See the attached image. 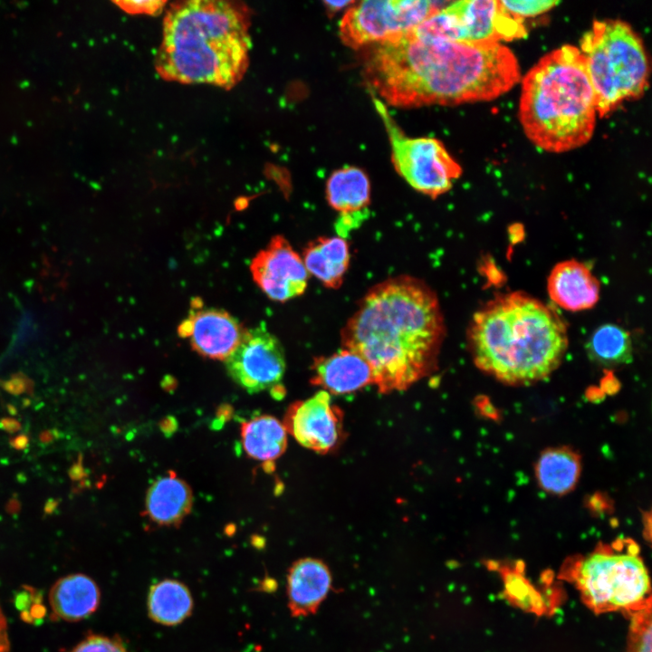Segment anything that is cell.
<instances>
[{
	"mask_svg": "<svg viewBox=\"0 0 652 652\" xmlns=\"http://www.w3.org/2000/svg\"><path fill=\"white\" fill-rule=\"evenodd\" d=\"M326 198L340 216L368 212L370 184L367 174L356 167L334 171L327 180Z\"/></svg>",
	"mask_w": 652,
	"mask_h": 652,
	"instance_id": "23",
	"label": "cell"
},
{
	"mask_svg": "<svg viewBox=\"0 0 652 652\" xmlns=\"http://www.w3.org/2000/svg\"><path fill=\"white\" fill-rule=\"evenodd\" d=\"M283 426L300 445L319 454L335 449L344 436L343 413L323 390L292 404Z\"/></svg>",
	"mask_w": 652,
	"mask_h": 652,
	"instance_id": "11",
	"label": "cell"
},
{
	"mask_svg": "<svg viewBox=\"0 0 652 652\" xmlns=\"http://www.w3.org/2000/svg\"><path fill=\"white\" fill-rule=\"evenodd\" d=\"M70 652H127L121 638L98 634L88 635Z\"/></svg>",
	"mask_w": 652,
	"mask_h": 652,
	"instance_id": "28",
	"label": "cell"
},
{
	"mask_svg": "<svg viewBox=\"0 0 652 652\" xmlns=\"http://www.w3.org/2000/svg\"><path fill=\"white\" fill-rule=\"evenodd\" d=\"M364 72L371 89L397 107L492 101L520 79L517 59L500 43L423 42L408 34L377 43Z\"/></svg>",
	"mask_w": 652,
	"mask_h": 652,
	"instance_id": "1",
	"label": "cell"
},
{
	"mask_svg": "<svg viewBox=\"0 0 652 652\" xmlns=\"http://www.w3.org/2000/svg\"><path fill=\"white\" fill-rule=\"evenodd\" d=\"M492 568L499 572L503 585V594L513 606L537 616L551 615L557 609L560 603L557 590H539L525 576L522 563H494Z\"/></svg>",
	"mask_w": 652,
	"mask_h": 652,
	"instance_id": "21",
	"label": "cell"
},
{
	"mask_svg": "<svg viewBox=\"0 0 652 652\" xmlns=\"http://www.w3.org/2000/svg\"><path fill=\"white\" fill-rule=\"evenodd\" d=\"M10 651L7 621L0 606V652Z\"/></svg>",
	"mask_w": 652,
	"mask_h": 652,
	"instance_id": "32",
	"label": "cell"
},
{
	"mask_svg": "<svg viewBox=\"0 0 652 652\" xmlns=\"http://www.w3.org/2000/svg\"><path fill=\"white\" fill-rule=\"evenodd\" d=\"M350 260V246L341 236H321L311 241L303 250L302 261L309 274L329 289L343 283Z\"/></svg>",
	"mask_w": 652,
	"mask_h": 652,
	"instance_id": "19",
	"label": "cell"
},
{
	"mask_svg": "<svg viewBox=\"0 0 652 652\" xmlns=\"http://www.w3.org/2000/svg\"><path fill=\"white\" fill-rule=\"evenodd\" d=\"M250 269L259 288L276 302L302 295L308 285L309 273L302 258L283 235L272 238L254 256Z\"/></svg>",
	"mask_w": 652,
	"mask_h": 652,
	"instance_id": "12",
	"label": "cell"
},
{
	"mask_svg": "<svg viewBox=\"0 0 652 652\" xmlns=\"http://www.w3.org/2000/svg\"><path fill=\"white\" fill-rule=\"evenodd\" d=\"M501 4L507 12L523 20L524 17L536 16L549 11L558 5V2L551 0H522L501 1Z\"/></svg>",
	"mask_w": 652,
	"mask_h": 652,
	"instance_id": "29",
	"label": "cell"
},
{
	"mask_svg": "<svg viewBox=\"0 0 652 652\" xmlns=\"http://www.w3.org/2000/svg\"><path fill=\"white\" fill-rule=\"evenodd\" d=\"M193 494L189 485L175 473L155 481L146 495V513L160 525H177L189 513Z\"/></svg>",
	"mask_w": 652,
	"mask_h": 652,
	"instance_id": "20",
	"label": "cell"
},
{
	"mask_svg": "<svg viewBox=\"0 0 652 652\" xmlns=\"http://www.w3.org/2000/svg\"><path fill=\"white\" fill-rule=\"evenodd\" d=\"M536 478L547 493L562 495L572 491L580 475L578 454L566 447L545 450L536 464Z\"/></svg>",
	"mask_w": 652,
	"mask_h": 652,
	"instance_id": "24",
	"label": "cell"
},
{
	"mask_svg": "<svg viewBox=\"0 0 652 652\" xmlns=\"http://www.w3.org/2000/svg\"><path fill=\"white\" fill-rule=\"evenodd\" d=\"M449 5L462 23L465 42L500 43L526 34L523 20L507 12L501 1L464 0Z\"/></svg>",
	"mask_w": 652,
	"mask_h": 652,
	"instance_id": "14",
	"label": "cell"
},
{
	"mask_svg": "<svg viewBox=\"0 0 652 652\" xmlns=\"http://www.w3.org/2000/svg\"><path fill=\"white\" fill-rule=\"evenodd\" d=\"M147 608L152 621L172 627L191 616L194 599L185 583L175 579H164L149 588Z\"/></svg>",
	"mask_w": 652,
	"mask_h": 652,
	"instance_id": "22",
	"label": "cell"
},
{
	"mask_svg": "<svg viewBox=\"0 0 652 652\" xmlns=\"http://www.w3.org/2000/svg\"><path fill=\"white\" fill-rule=\"evenodd\" d=\"M391 143L392 161L398 173L417 191L436 198L447 192L462 173L442 142L433 138L405 136L384 104L374 99Z\"/></svg>",
	"mask_w": 652,
	"mask_h": 652,
	"instance_id": "8",
	"label": "cell"
},
{
	"mask_svg": "<svg viewBox=\"0 0 652 652\" xmlns=\"http://www.w3.org/2000/svg\"><path fill=\"white\" fill-rule=\"evenodd\" d=\"M249 28L250 14L239 2L175 3L164 18L156 70L168 81L230 89L248 67Z\"/></svg>",
	"mask_w": 652,
	"mask_h": 652,
	"instance_id": "3",
	"label": "cell"
},
{
	"mask_svg": "<svg viewBox=\"0 0 652 652\" xmlns=\"http://www.w3.org/2000/svg\"><path fill=\"white\" fill-rule=\"evenodd\" d=\"M14 607L20 611V617L28 613L31 608L39 602H43V596L37 589L23 585L15 592L14 597Z\"/></svg>",
	"mask_w": 652,
	"mask_h": 652,
	"instance_id": "30",
	"label": "cell"
},
{
	"mask_svg": "<svg viewBox=\"0 0 652 652\" xmlns=\"http://www.w3.org/2000/svg\"><path fill=\"white\" fill-rule=\"evenodd\" d=\"M629 629L627 652H651V603L628 614Z\"/></svg>",
	"mask_w": 652,
	"mask_h": 652,
	"instance_id": "27",
	"label": "cell"
},
{
	"mask_svg": "<svg viewBox=\"0 0 652 652\" xmlns=\"http://www.w3.org/2000/svg\"><path fill=\"white\" fill-rule=\"evenodd\" d=\"M331 586L328 567L320 560L296 561L287 576L288 605L292 616L313 613L326 598Z\"/></svg>",
	"mask_w": 652,
	"mask_h": 652,
	"instance_id": "17",
	"label": "cell"
},
{
	"mask_svg": "<svg viewBox=\"0 0 652 652\" xmlns=\"http://www.w3.org/2000/svg\"><path fill=\"white\" fill-rule=\"evenodd\" d=\"M100 602L99 586L83 573L69 574L58 579L49 591L53 620L81 621L93 614Z\"/></svg>",
	"mask_w": 652,
	"mask_h": 652,
	"instance_id": "18",
	"label": "cell"
},
{
	"mask_svg": "<svg viewBox=\"0 0 652 652\" xmlns=\"http://www.w3.org/2000/svg\"><path fill=\"white\" fill-rule=\"evenodd\" d=\"M580 51L599 117L644 93L649 74L648 59L642 40L626 22L594 21L580 41Z\"/></svg>",
	"mask_w": 652,
	"mask_h": 652,
	"instance_id": "6",
	"label": "cell"
},
{
	"mask_svg": "<svg viewBox=\"0 0 652 652\" xmlns=\"http://www.w3.org/2000/svg\"><path fill=\"white\" fill-rule=\"evenodd\" d=\"M597 108L580 49L563 45L543 56L523 77L519 117L537 147L561 153L592 137Z\"/></svg>",
	"mask_w": 652,
	"mask_h": 652,
	"instance_id": "5",
	"label": "cell"
},
{
	"mask_svg": "<svg viewBox=\"0 0 652 652\" xmlns=\"http://www.w3.org/2000/svg\"><path fill=\"white\" fill-rule=\"evenodd\" d=\"M312 371V384L329 394L353 393L373 384V374L368 362L356 352L344 348L330 355L314 358Z\"/></svg>",
	"mask_w": 652,
	"mask_h": 652,
	"instance_id": "15",
	"label": "cell"
},
{
	"mask_svg": "<svg viewBox=\"0 0 652 652\" xmlns=\"http://www.w3.org/2000/svg\"><path fill=\"white\" fill-rule=\"evenodd\" d=\"M244 332L235 317L218 309L196 311L178 328L180 336L187 338L197 353L221 360L237 347Z\"/></svg>",
	"mask_w": 652,
	"mask_h": 652,
	"instance_id": "13",
	"label": "cell"
},
{
	"mask_svg": "<svg viewBox=\"0 0 652 652\" xmlns=\"http://www.w3.org/2000/svg\"><path fill=\"white\" fill-rule=\"evenodd\" d=\"M115 4L126 13L131 14H157L161 12L165 1H120Z\"/></svg>",
	"mask_w": 652,
	"mask_h": 652,
	"instance_id": "31",
	"label": "cell"
},
{
	"mask_svg": "<svg viewBox=\"0 0 652 652\" xmlns=\"http://www.w3.org/2000/svg\"><path fill=\"white\" fill-rule=\"evenodd\" d=\"M550 298L570 312L592 308L599 301L600 285L590 268L576 260L558 263L547 281Z\"/></svg>",
	"mask_w": 652,
	"mask_h": 652,
	"instance_id": "16",
	"label": "cell"
},
{
	"mask_svg": "<svg viewBox=\"0 0 652 652\" xmlns=\"http://www.w3.org/2000/svg\"><path fill=\"white\" fill-rule=\"evenodd\" d=\"M586 349L590 359L604 367L628 363L632 357L629 333L612 323L598 327L589 338Z\"/></svg>",
	"mask_w": 652,
	"mask_h": 652,
	"instance_id": "26",
	"label": "cell"
},
{
	"mask_svg": "<svg viewBox=\"0 0 652 652\" xmlns=\"http://www.w3.org/2000/svg\"><path fill=\"white\" fill-rule=\"evenodd\" d=\"M559 577L572 583L583 603L595 614L627 615L651 603L647 567L635 543L601 544L585 557L562 566Z\"/></svg>",
	"mask_w": 652,
	"mask_h": 652,
	"instance_id": "7",
	"label": "cell"
},
{
	"mask_svg": "<svg viewBox=\"0 0 652 652\" xmlns=\"http://www.w3.org/2000/svg\"><path fill=\"white\" fill-rule=\"evenodd\" d=\"M287 432L277 418L263 415L241 427V436L246 454L257 460L271 461L285 451Z\"/></svg>",
	"mask_w": 652,
	"mask_h": 652,
	"instance_id": "25",
	"label": "cell"
},
{
	"mask_svg": "<svg viewBox=\"0 0 652 652\" xmlns=\"http://www.w3.org/2000/svg\"><path fill=\"white\" fill-rule=\"evenodd\" d=\"M449 3L422 0H368L350 6L340 24L341 41L359 48L399 38Z\"/></svg>",
	"mask_w": 652,
	"mask_h": 652,
	"instance_id": "9",
	"label": "cell"
},
{
	"mask_svg": "<svg viewBox=\"0 0 652 652\" xmlns=\"http://www.w3.org/2000/svg\"><path fill=\"white\" fill-rule=\"evenodd\" d=\"M478 369L512 385L531 384L552 373L568 348L562 320L522 292L495 297L475 313L467 332Z\"/></svg>",
	"mask_w": 652,
	"mask_h": 652,
	"instance_id": "4",
	"label": "cell"
},
{
	"mask_svg": "<svg viewBox=\"0 0 652 652\" xmlns=\"http://www.w3.org/2000/svg\"><path fill=\"white\" fill-rule=\"evenodd\" d=\"M230 377L243 388L255 393L278 386L285 372L283 349L265 326L244 331L225 360Z\"/></svg>",
	"mask_w": 652,
	"mask_h": 652,
	"instance_id": "10",
	"label": "cell"
},
{
	"mask_svg": "<svg viewBox=\"0 0 652 652\" xmlns=\"http://www.w3.org/2000/svg\"><path fill=\"white\" fill-rule=\"evenodd\" d=\"M446 335L436 292L398 275L372 286L340 331L341 346L370 366L383 394L402 391L432 374Z\"/></svg>",
	"mask_w": 652,
	"mask_h": 652,
	"instance_id": "2",
	"label": "cell"
},
{
	"mask_svg": "<svg viewBox=\"0 0 652 652\" xmlns=\"http://www.w3.org/2000/svg\"><path fill=\"white\" fill-rule=\"evenodd\" d=\"M325 5L331 11H338L343 7L354 4L352 1H326Z\"/></svg>",
	"mask_w": 652,
	"mask_h": 652,
	"instance_id": "33",
	"label": "cell"
}]
</instances>
